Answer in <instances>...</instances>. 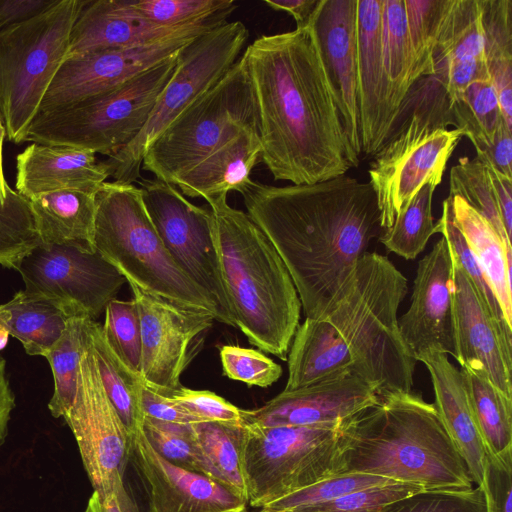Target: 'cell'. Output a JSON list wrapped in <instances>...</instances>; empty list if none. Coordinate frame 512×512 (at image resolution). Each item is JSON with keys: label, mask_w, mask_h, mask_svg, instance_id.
I'll return each mask as SVG.
<instances>
[{"label": "cell", "mask_w": 512, "mask_h": 512, "mask_svg": "<svg viewBox=\"0 0 512 512\" xmlns=\"http://www.w3.org/2000/svg\"><path fill=\"white\" fill-rule=\"evenodd\" d=\"M242 57L258 107L261 161L274 180L314 184L359 165L310 22L255 39Z\"/></svg>", "instance_id": "obj_1"}, {"label": "cell", "mask_w": 512, "mask_h": 512, "mask_svg": "<svg viewBox=\"0 0 512 512\" xmlns=\"http://www.w3.org/2000/svg\"><path fill=\"white\" fill-rule=\"evenodd\" d=\"M239 193L282 258L306 317L322 319L382 230L369 182L346 174L287 186L250 180Z\"/></svg>", "instance_id": "obj_2"}, {"label": "cell", "mask_w": 512, "mask_h": 512, "mask_svg": "<svg viewBox=\"0 0 512 512\" xmlns=\"http://www.w3.org/2000/svg\"><path fill=\"white\" fill-rule=\"evenodd\" d=\"M342 473H365L425 491L473 487L466 463L433 403L411 391L378 394L375 404L344 420Z\"/></svg>", "instance_id": "obj_3"}, {"label": "cell", "mask_w": 512, "mask_h": 512, "mask_svg": "<svg viewBox=\"0 0 512 512\" xmlns=\"http://www.w3.org/2000/svg\"><path fill=\"white\" fill-rule=\"evenodd\" d=\"M205 200L235 326L250 344L287 360L301 302L282 258L248 214L228 204L227 194Z\"/></svg>", "instance_id": "obj_4"}, {"label": "cell", "mask_w": 512, "mask_h": 512, "mask_svg": "<svg viewBox=\"0 0 512 512\" xmlns=\"http://www.w3.org/2000/svg\"><path fill=\"white\" fill-rule=\"evenodd\" d=\"M407 279L386 257L366 253L322 319L347 345L353 373L378 394L411 391L416 359L399 331L398 309Z\"/></svg>", "instance_id": "obj_5"}, {"label": "cell", "mask_w": 512, "mask_h": 512, "mask_svg": "<svg viewBox=\"0 0 512 512\" xmlns=\"http://www.w3.org/2000/svg\"><path fill=\"white\" fill-rule=\"evenodd\" d=\"M93 247L145 292L180 306L220 314L211 298L174 262L133 184L104 182L96 192Z\"/></svg>", "instance_id": "obj_6"}, {"label": "cell", "mask_w": 512, "mask_h": 512, "mask_svg": "<svg viewBox=\"0 0 512 512\" xmlns=\"http://www.w3.org/2000/svg\"><path fill=\"white\" fill-rule=\"evenodd\" d=\"M425 95L369 164V184L382 230L393 225L423 186L441 184L447 162L464 136L458 128H447L454 122L445 92L435 78Z\"/></svg>", "instance_id": "obj_7"}, {"label": "cell", "mask_w": 512, "mask_h": 512, "mask_svg": "<svg viewBox=\"0 0 512 512\" xmlns=\"http://www.w3.org/2000/svg\"><path fill=\"white\" fill-rule=\"evenodd\" d=\"M85 1L58 0L41 14L0 29V115L10 141L25 142L66 58L72 27Z\"/></svg>", "instance_id": "obj_8"}, {"label": "cell", "mask_w": 512, "mask_h": 512, "mask_svg": "<svg viewBox=\"0 0 512 512\" xmlns=\"http://www.w3.org/2000/svg\"><path fill=\"white\" fill-rule=\"evenodd\" d=\"M179 52L113 89L69 107L38 113L25 142L74 147L108 157L118 153L145 126L176 70Z\"/></svg>", "instance_id": "obj_9"}, {"label": "cell", "mask_w": 512, "mask_h": 512, "mask_svg": "<svg viewBox=\"0 0 512 512\" xmlns=\"http://www.w3.org/2000/svg\"><path fill=\"white\" fill-rule=\"evenodd\" d=\"M246 130L259 131V114L248 68L241 57L151 143L142 168L176 186L217 146Z\"/></svg>", "instance_id": "obj_10"}, {"label": "cell", "mask_w": 512, "mask_h": 512, "mask_svg": "<svg viewBox=\"0 0 512 512\" xmlns=\"http://www.w3.org/2000/svg\"><path fill=\"white\" fill-rule=\"evenodd\" d=\"M342 423L259 427L244 424L240 461L254 508L342 473Z\"/></svg>", "instance_id": "obj_11"}, {"label": "cell", "mask_w": 512, "mask_h": 512, "mask_svg": "<svg viewBox=\"0 0 512 512\" xmlns=\"http://www.w3.org/2000/svg\"><path fill=\"white\" fill-rule=\"evenodd\" d=\"M248 37L249 32L241 21L226 22L181 49L176 70L143 129L131 143L106 161L110 176L116 182L132 184L138 181L147 148L232 68Z\"/></svg>", "instance_id": "obj_12"}, {"label": "cell", "mask_w": 512, "mask_h": 512, "mask_svg": "<svg viewBox=\"0 0 512 512\" xmlns=\"http://www.w3.org/2000/svg\"><path fill=\"white\" fill-rule=\"evenodd\" d=\"M144 206L176 265L214 302L220 322L235 326L217 255L212 211L157 178L138 181Z\"/></svg>", "instance_id": "obj_13"}, {"label": "cell", "mask_w": 512, "mask_h": 512, "mask_svg": "<svg viewBox=\"0 0 512 512\" xmlns=\"http://www.w3.org/2000/svg\"><path fill=\"white\" fill-rule=\"evenodd\" d=\"M24 291L58 303L71 317L95 320L127 281L93 247L39 243L17 269Z\"/></svg>", "instance_id": "obj_14"}, {"label": "cell", "mask_w": 512, "mask_h": 512, "mask_svg": "<svg viewBox=\"0 0 512 512\" xmlns=\"http://www.w3.org/2000/svg\"><path fill=\"white\" fill-rule=\"evenodd\" d=\"M89 320V319H88ZM87 338L74 403L63 417L71 429L88 478L99 493L130 499L124 485L132 435L110 402Z\"/></svg>", "instance_id": "obj_15"}, {"label": "cell", "mask_w": 512, "mask_h": 512, "mask_svg": "<svg viewBox=\"0 0 512 512\" xmlns=\"http://www.w3.org/2000/svg\"><path fill=\"white\" fill-rule=\"evenodd\" d=\"M141 325L140 375L144 384L169 395L182 385L189 365L215 316L180 306L129 283Z\"/></svg>", "instance_id": "obj_16"}, {"label": "cell", "mask_w": 512, "mask_h": 512, "mask_svg": "<svg viewBox=\"0 0 512 512\" xmlns=\"http://www.w3.org/2000/svg\"><path fill=\"white\" fill-rule=\"evenodd\" d=\"M214 28L202 27L149 44L65 58L41 101L38 113L69 107L113 89L166 61L189 42Z\"/></svg>", "instance_id": "obj_17"}, {"label": "cell", "mask_w": 512, "mask_h": 512, "mask_svg": "<svg viewBox=\"0 0 512 512\" xmlns=\"http://www.w3.org/2000/svg\"><path fill=\"white\" fill-rule=\"evenodd\" d=\"M452 260L454 358L459 366L485 374L512 398V331L497 322L453 256Z\"/></svg>", "instance_id": "obj_18"}, {"label": "cell", "mask_w": 512, "mask_h": 512, "mask_svg": "<svg viewBox=\"0 0 512 512\" xmlns=\"http://www.w3.org/2000/svg\"><path fill=\"white\" fill-rule=\"evenodd\" d=\"M357 0H319L310 25L346 137L361 158Z\"/></svg>", "instance_id": "obj_19"}, {"label": "cell", "mask_w": 512, "mask_h": 512, "mask_svg": "<svg viewBox=\"0 0 512 512\" xmlns=\"http://www.w3.org/2000/svg\"><path fill=\"white\" fill-rule=\"evenodd\" d=\"M452 268L450 247L441 236L419 261L411 304L398 318L402 339L415 359L432 350L455 357Z\"/></svg>", "instance_id": "obj_20"}, {"label": "cell", "mask_w": 512, "mask_h": 512, "mask_svg": "<svg viewBox=\"0 0 512 512\" xmlns=\"http://www.w3.org/2000/svg\"><path fill=\"white\" fill-rule=\"evenodd\" d=\"M377 400L373 385L347 372L283 390L262 407L243 410V423L259 427L337 425Z\"/></svg>", "instance_id": "obj_21"}, {"label": "cell", "mask_w": 512, "mask_h": 512, "mask_svg": "<svg viewBox=\"0 0 512 512\" xmlns=\"http://www.w3.org/2000/svg\"><path fill=\"white\" fill-rule=\"evenodd\" d=\"M131 456L148 497L149 512H241L247 501L216 481L176 466L150 445L141 427Z\"/></svg>", "instance_id": "obj_22"}, {"label": "cell", "mask_w": 512, "mask_h": 512, "mask_svg": "<svg viewBox=\"0 0 512 512\" xmlns=\"http://www.w3.org/2000/svg\"><path fill=\"white\" fill-rule=\"evenodd\" d=\"M358 102L361 152L374 156L403 112L394 101L381 53L382 0H357Z\"/></svg>", "instance_id": "obj_23"}, {"label": "cell", "mask_w": 512, "mask_h": 512, "mask_svg": "<svg viewBox=\"0 0 512 512\" xmlns=\"http://www.w3.org/2000/svg\"><path fill=\"white\" fill-rule=\"evenodd\" d=\"M109 176L106 161L89 150L32 143L16 157V191L27 199L66 189L96 193Z\"/></svg>", "instance_id": "obj_24"}, {"label": "cell", "mask_w": 512, "mask_h": 512, "mask_svg": "<svg viewBox=\"0 0 512 512\" xmlns=\"http://www.w3.org/2000/svg\"><path fill=\"white\" fill-rule=\"evenodd\" d=\"M225 24V23H224ZM220 23L162 27L128 12L122 0H86L71 30L66 58L144 45Z\"/></svg>", "instance_id": "obj_25"}, {"label": "cell", "mask_w": 512, "mask_h": 512, "mask_svg": "<svg viewBox=\"0 0 512 512\" xmlns=\"http://www.w3.org/2000/svg\"><path fill=\"white\" fill-rule=\"evenodd\" d=\"M428 369L434 394L433 403L453 444L464 459L472 482L481 486L486 450L477 429L461 372L448 355L426 351L416 357Z\"/></svg>", "instance_id": "obj_26"}, {"label": "cell", "mask_w": 512, "mask_h": 512, "mask_svg": "<svg viewBox=\"0 0 512 512\" xmlns=\"http://www.w3.org/2000/svg\"><path fill=\"white\" fill-rule=\"evenodd\" d=\"M259 131L246 130L217 146L177 183L184 196L204 199L240 192L261 158Z\"/></svg>", "instance_id": "obj_27"}, {"label": "cell", "mask_w": 512, "mask_h": 512, "mask_svg": "<svg viewBox=\"0 0 512 512\" xmlns=\"http://www.w3.org/2000/svg\"><path fill=\"white\" fill-rule=\"evenodd\" d=\"M292 340L284 390L298 389L347 372L353 373L351 353L327 320L306 317Z\"/></svg>", "instance_id": "obj_28"}, {"label": "cell", "mask_w": 512, "mask_h": 512, "mask_svg": "<svg viewBox=\"0 0 512 512\" xmlns=\"http://www.w3.org/2000/svg\"><path fill=\"white\" fill-rule=\"evenodd\" d=\"M455 224L481 265L504 319L512 328V247L492 224L459 196H448Z\"/></svg>", "instance_id": "obj_29"}, {"label": "cell", "mask_w": 512, "mask_h": 512, "mask_svg": "<svg viewBox=\"0 0 512 512\" xmlns=\"http://www.w3.org/2000/svg\"><path fill=\"white\" fill-rule=\"evenodd\" d=\"M95 196L96 193L66 189L29 199L40 243L93 247Z\"/></svg>", "instance_id": "obj_30"}, {"label": "cell", "mask_w": 512, "mask_h": 512, "mask_svg": "<svg viewBox=\"0 0 512 512\" xmlns=\"http://www.w3.org/2000/svg\"><path fill=\"white\" fill-rule=\"evenodd\" d=\"M71 318L55 301L24 290L0 305V326L33 356L45 357Z\"/></svg>", "instance_id": "obj_31"}, {"label": "cell", "mask_w": 512, "mask_h": 512, "mask_svg": "<svg viewBox=\"0 0 512 512\" xmlns=\"http://www.w3.org/2000/svg\"><path fill=\"white\" fill-rule=\"evenodd\" d=\"M484 55L502 117L512 129V0H479Z\"/></svg>", "instance_id": "obj_32"}, {"label": "cell", "mask_w": 512, "mask_h": 512, "mask_svg": "<svg viewBox=\"0 0 512 512\" xmlns=\"http://www.w3.org/2000/svg\"><path fill=\"white\" fill-rule=\"evenodd\" d=\"M90 345L106 394L131 435L141 427L140 398L143 380L130 369L108 344L102 325L88 320Z\"/></svg>", "instance_id": "obj_33"}, {"label": "cell", "mask_w": 512, "mask_h": 512, "mask_svg": "<svg viewBox=\"0 0 512 512\" xmlns=\"http://www.w3.org/2000/svg\"><path fill=\"white\" fill-rule=\"evenodd\" d=\"M459 370L486 453L495 456L512 449V398L485 374L465 366Z\"/></svg>", "instance_id": "obj_34"}, {"label": "cell", "mask_w": 512, "mask_h": 512, "mask_svg": "<svg viewBox=\"0 0 512 512\" xmlns=\"http://www.w3.org/2000/svg\"><path fill=\"white\" fill-rule=\"evenodd\" d=\"M190 426L208 462L210 478L247 501L240 461L244 424L206 421Z\"/></svg>", "instance_id": "obj_35"}, {"label": "cell", "mask_w": 512, "mask_h": 512, "mask_svg": "<svg viewBox=\"0 0 512 512\" xmlns=\"http://www.w3.org/2000/svg\"><path fill=\"white\" fill-rule=\"evenodd\" d=\"M381 53L396 106L403 110L414 83L404 0H382Z\"/></svg>", "instance_id": "obj_36"}, {"label": "cell", "mask_w": 512, "mask_h": 512, "mask_svg": "<svg viewBox=\"0 0 512 512\" xmlns=\"http://www.w3.org/2000/svg\"><path fill=\"white\" fill-rule=\"evenodd\" d=\"M471 61L486 63L480 2L454 0L436 46L435 74L449 63Z\"/></svg>", "instance_id": "obj_37"}, {"label": "cell", "mask_w": 512, "mask_h": 512, "mask_svg": "<svg viewBox=\"0 0 512 512\" xmlns=\"http://www.w3.org/2000/svg\"><path fill=\"white\" fill-rule=\"evenodd\" d=\"M88 319L71 318L62 336L45 355L54 378V392L48 408L55 418L64 417L74 403L86 345Z\"/></svg>", "instance_id": "obj_38"}, {"label": "cell", "mask_w": 512, "mask_h": 512, "mask_svg": "<svg viewBox=\"0 0 512 512\" xmlns=\"http://www.w3.org/2000/svg\"><path fill=\"white\" fill-rule=\"evenodd\" d=\"M455 128L473 144L475 150L488 146L504 122L494 85L490 79L469 85L452 102H448Z\"/></svg>", "instance_id": "obj_39"}, {"label": "cell", "mask_w": 512, "mask_h": 512, "mask_svg": "<svg viewBox=\"0 0 512 512\" xmlns=\"http://www.w3.org/2000/svg\"><path fill=\"white\" fill-rule=\"evenodd\" d=\"M454 0H404L413 56L412 80L434 77V55Z\"/></svg>", "instance_id": "obj_40"}, {"label": "cell", "mask_w": 512, "mask_h": 512, "mask_svg": "<svg viewBox=\"0 0 512 512\" xmlns=\"http://www.w3.org/2000/svg\"><path fill=\"white\" fill-rule=\"evenodd\" d=\"M134 16L162 27L224 24L236 8L233 0H122Z\"/></svg>", "instance_id": "obj_41"}, {"label": "cell", "mask_w": 512, "mask_h": 512, "mask_svg": "<svg viewBox=\"0 0 512 512\" xmlns=\"http://www.w3.org/2000/svg\"><path fill=\"white\" fill-rule=\"evenodd\" d=\"M436 186L426 184L396 217L393 225L380 237L391 252L407 260L415 259L430 237L437 233V220L432 214Z\"/></svg>", "instance_id": "obj_42"}, {"label": "cell", "mask_w": 512, "mask_h": 512, "mask_svg": "<svg viewBox=\"0 0 512 512\" xmlns=\"http://www.w3.org/2000/svg\"><path fill=\"white\" fill-rule=\"evenodd\" d=\"M40 242L29 199L15 190L7 199L0 196V264L17 269Z\"/></svg>", "instance_id": "obj_43"}, {"label": "cell", "mask_w": 512, "mask_h": 512, "mask_svg": "<svg viewBox=\"0 0 512 512\" xmlns=\"http://www.w3.org/2000/svg\"><path fill=\"white\" fill-rule=\"evenodd\" d=\"M448 196L461 197L487 219L507 243L511 244L501 221L487 166L476 156L460 157L457 164L452 166Z\"/></svg>", "instance_id": "obj_44"}, {"label": "cell", "mask_w": 512, "mask_h": 512, "mask_svg": "<svg viewBox=\"0 0 512 512\" xmlns=\"http://www.w3.org/2000/svg\"><path fill=\"white\" fill-rule=\"evenodd\" d=\"M190 425L143 417L141 429L153 449L164 459L210 478L208 462Z\"/></svg>", "instance_id": "obj_45"}, {"label": "cell", "mask_w": 512, "mask_h": 512, "mask_svg": "<svg viewBox=\"0 0 512 512\" xmlns=\"http://www.w3.org/2000/svg\"><path fill=\"white\" fill-rule=\"evenodd\" d=\"M395 483L398 482L372 474L340 473L278 499L262 509L268 511H294L322 504L365 488Z\"/></svg>", "instance_id": "obj_46"}, {"label": "cell", "mask_w": 512, "mask_h": 512, "mask_svg": "<svg viewBox=\"0 0 512 512\" xmlns=\"http://www.w3.org/2000/svg\"><path fill=\"white\" fill-rule=\"evenodd\" d=\"M102 328L112 350L130 369L140 374L141 325L136 301L111 300L105 308Z\"/></svg>", "instance_id": "obj_47"}, {"label": "cell", "mask_w": 512, "mask_h": 512, "mask_svg": "<svg viewBox=\"0 0 512 512\" xmlns=\"http://www.w3.org/2000/svg\"><path fill=\"white\" fill-rule=\"evenodd\" d=\"M437 233L447 241L454 260L461 266L473 283L478 296L499 324L512 331L506 323L498 300L492 291L486 275L468 246L464 236L455 224L451 199L443 201L442 215L437 220Z\"/></svg>", "instance_id": "obj_48"}, {"label": "cell", "mask_w": 512, "mask_h": 512, "mask_svg": "<svg viewBox=\"0 0 512 512\" xmlns=\"http://www.w3.org/2000/svg\"><path fill=\"white\" fill-rule=\"evenodd\" d=\"M381 512H486L481 486L461 490L422 491L385 506Z\"/></svg>", "instance_id": "obj_49"}, {"label": "cell", "mask_w": 512, "mask_h": 512, "mask_svg": "<svg viewBox=\"0 0 512 512\" xmlns=\"http://www.w3.org/2000/svg\"><path fill=\"white\" fill-rule=\"evenodd\" d=\"M422 491L421 486L409 483L374 486L290 512H381L385 506Z\"/></svg>", "instance_id": "obj_50"}, {"label": "cell", "mask_w": 512, "mask_h": 512, "mask_svg": "<svg viewBox=\"0 0 512 512\" xmlns=\"http://www.w3.org/2000/svg\"><path fill=\"white\" fill-rule=\"evenodd\" d=\"M220 358L225 376L249 386L268 387L282 375V368L262 352L236 345H224Z\"/></svg>", "instance_id": "obj_51"}, {"label": "cell", "mask_w": 512, "mask_h": 512, "mask_svg": "<svg viewBox=\"0 0 512 512\" xmlns=\"http://www.w3.org/2000/svg\"><path fill=\"white\" fill-rule=\"evenodd\" d=\"M168 396L201 422L243 423V410L211 391L181 386Z\"/></svg>", "instance_id": "obj_52"}, {"label": "cell", "mask_w": 512, "mask_h": 512, "mask_svg": "<svg viewBox=\"0 0 512 512\" xmlns=\"http://www.w3.org/2000/svg\"><path fill=\"white\" fill-rule=\"evenodd\" d=\"M481 487L486 512H512V449L486 455Z\"/></svg>", "instance_id": "obj_53"}, {"label": "cell", "mask_w": 512, "mask_h": 512, "mask_svg": "<svg viewBox=\"0 0 512 512\" xmlns=\"http://www.w3.org/2000/svg\"><path fill=\"white\" fill-rule=\"evenodd\" d=\"M140 406L143 417L156 420L190 425L201 422L181 407L173 398L143 384Z\"/></svg>", "instance_id": "obj_54"}, {"label": "cell", "mask_w": 512, "mask_h": 512, "mask_svg": "<svg viewBox=\"0 0 512 512\" xmlns=\"http://www.w3.org/2000/svg\"><path fill=\"white\" fill-rule=\"evenodd\" d=\"M476 157L502 175L512 178V129L502 122L492 142L476 150Z\"/></svg>", "instance_id": "obj_55"}, {"label": "cell", "mask_w": 512, "mask_h": 512, "mask_svg": "<svg viewBox=\"0 0 512 512\" xmlns=\"http://www.w3.org/2000/svg\"><path fill=\"white\" fill-rule=\"evenodd\" d=\"M57 2L58 0H0V29L31 19Z\"/></svg>", "instance_id": "obj_56"}, {"label": "cell", "mask_w": 512, "mask_h": 512, "mask_svg": "<svg viewBox=\"0 0 512 512\" xmlns=\"http://www.w3.org/2000/svg\"><path fill=\"white\" fill-rule=\"evenodd\" d=\"M487 166V165H486ZM491 184L494 190L499 214L505 232L509 239H511L512 230V178L494 170L492 167L487 166Z\"/></svg>", "instance_id": "obj_57"}, {"label": "cell", "mask_w": 512, "mask_h": 512, "mask_svg": "<svg viewBox=\"0 0 512 512\" xmlns=\"http://www.w3.org/2000/svg\"><path fill=\"white\" fill-rule=\"evenodd\" d=\"M319 0H265L264 3L276 11H285L295 20L296 28L306 27Z\"/></svg>", "instance_id": "obj_58"}, {"label": "cell", "mask_w": 512, "mask_h": 512, "mask_svg": "<svg viewBox=\"0 0 512 512\" xmlns=\"http://www.w3.org/2000/svg\"><path fill=\"white\" fill-rule=\"evenodd\" d=\"M84 512H135L131 499H124L115 491H93Z\"/></svg>", "instance_id": "obj_59"}, {"label": "cell", "mask_w": 512, "mask_h": 512, "mask_svg": "<svg viewBox=\"0 0 512 512\" xmlns=\"http://www.w3.org/2000/svg\"><path fill=\"white\" fill-rule=\"evenodd\" d=\"M14 407L15 396L6 377L5 360L0 356V446L8 435V424Z\"/></svg>", "instance_id": "obj_60"}, {"label": "cell", "mask_w": 512, "mask_h": 512, "mask_svg": "<svg viewBox=\"0 0 512 512\" xmlns=\"http://www.w3.org/2000/svg\"><path fill=\"white\" fill-rule=\"evenodd\" d=\"M6 136V129L0 115V196L7 199L14 190L8 185L3 172V142Z\"/></svg>", "instance_id": "obj_61"}, {"label": "cell", "mask_w": 512, "mask_h": 512, "mask_svg": "<svg viewBox=\"0 0 512 512\" xmlns=\"http://www.w3.org/2000/svg\"><path fill=\"white\" fill-rule=\"evenodd\" d=\"M8 336L9 334L7 330L4 327L0 326V350H2L6 346L8 342Z\"/></svg>", "instance_id": "obj_62"}, {"label": "cell", "mask_w": 512, "mask_h": 512, "mask_svg": "<svg viewBox=\"0 0 512 512\" xmlns=\"http://www.w3.org/2000/svg\"><path fill=\"white\" fill-rule=\"evenodd\" d=\"M260 512H290V511H268V510L261 509Z\"/></svg>", "instance_id": "obj_63"}, {"label": "cell", "mask_w": 512, "mask_h": 512, "mask_svg": "<svg viewBox=\"0 0 512 512\" xmlns=\"http://www.w3.org/2000/svg\"><path fill=\"white\" fill-rule=\"evenodd\" d=\"M241 512H249V511H248L247 509H245V510H243V511H241Z\"/></svg>", "instance_id": "obj_64"}]
</instances>
